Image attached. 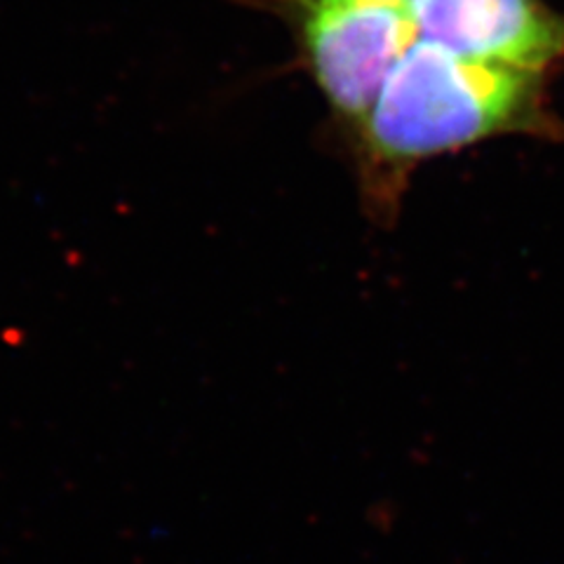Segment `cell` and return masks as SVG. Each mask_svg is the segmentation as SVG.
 <instances>
[{"instance_id": "6da1fadb", "label": "cell", "mask_w": 564, "mask_h": 564, "mask_svg": "<svg viewBox=\"0 0 564 564\" xmlns=\"http://www.w3.org/2000/svg\"><path fill=\"white\" fill-rule=\"evenodd\" d=\"M536 80L416 39L360 126L362 147L377 167L400 172L497 134L532 130L541 122Z\"/></svg>"}, {"instance_id": "7a4b0ae2", "label": "cell", "mask_w": 564, "mask_h": 564, "mask_svg": "<svg viewBox=\"0 0 564 564\" xmlns=\"http://www.w3.org/2000/svg\"><path fill=\"white\" fill-rule=\"evenodd\" d=\"M311 74L332 109L360 126L388 76L416 43L408 8L325 3L299 10Z\"/></svg>"}, {"instance_id": "3957f363", "label": "cell", "mask_w": 564, "mask_h": 564, "mask_svg": "<svg viewBox=\"0 0 564 564\" xmlns=\"http://www.w3.org/2000/svg\"><path fill=\"white\" fill-rule=\"evenodd\" d=\"M416 39L468 62L543 76L564 59V20L539 0H412Z\"/></svg>"}, {"instance_id": "277c9868", "label": "cell", "mask_w": 564, "mask_h": 564, "mask_svg": "<svg viewBox=\"0 0 564 564\" xmlns=\"http://www.w3.org/2000/svg\"><path fill=\"white\" fill-rule=\"evenodd\" d=\"M288 6H294L296 10H304L311 6H325V3H377V6H398L408 8L412 0H285Z\"/></svg>"}]
</instances>
